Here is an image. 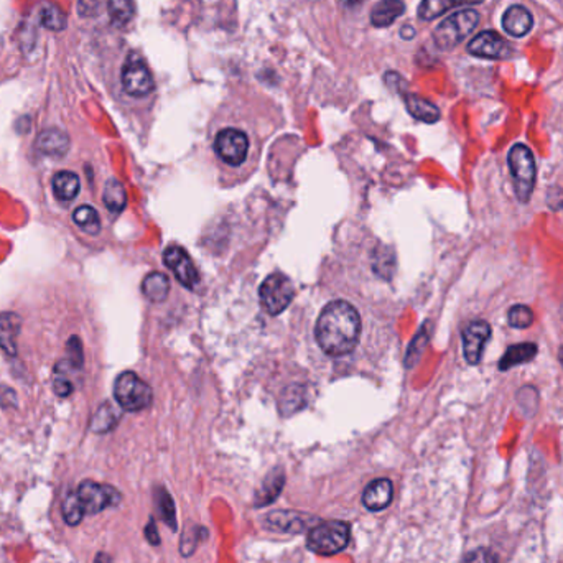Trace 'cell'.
<instances>
[{"label":"cell","mask_w":563,"mask_h":563,"mask_svg":"<svg viewBox=\"0 0 563 563\" xmlns=\"http://www.w3.org/2000/svg\"><path fill=\"white\" fill-rule=\"evenodd\" d=\"M68 354H70L71 366H73L74 369H78V367H81L82 366L81 341L78 340V338H71L70 343H68Z\"/></svg>","instance_id":"34"},{"label":"cell","mask_w":563,"mask_h":563,"mask_svg":"<svg viewBox=\"0 0 563 563\" xmlns=\"http://www.w3.org/2000/svg\"><path fill=\"white\" fill-rule=\"evenodd\" d=\"M20 325V318L15 313H0V348L11 356H15L17 352Z\"/></svg>","instance_id":"18"},{"label":"cell","mask_w":563,"mask_h":563,"mask_svg":"<svg viewBox=\"0 0 563 563\" xmlns=\"http://www.w3.org/2000/svg\"><path fill=\"white\" fill-rule=\"evenodd\" d=\"M96 563H109V559H107L104 553H101V555L97 557V560H96Z\"/></svg>","instance_id":"38"},{"label":"cell","mask_w":563,"mask_h":563,"mask_svg":"<svg viewBox=\"0 0 563 563\" xmlns=\"http://www.w3.org/2000/svg\"><path fill=\"white\" fill-rule=\"evenodd\" d=\"M343 4H346V5H358V4H361L363 0H341Z\"/></svg>","instance_id":"37"},{"label":"cell","mask_w":563,"mask_h":563,"mask_svg":"<svg viewBox=\"0 0 563 563\" xmlns=\"http://www.w3.org/2000/svg\"><path fill=\"white\" fill-rule=\"evenodd\" d=\"M295 297L294 283L283 274H272L262 282L258 289V300L269 315H281L292 304Z\"/></svg>","instance_id":"6"},{"label":"cell","mask_w":563,"mask_h":563,"mask_svg":"<svg viewBox=\"0 0 563 563\" xmlns=\"http://www.w3.org/2000/svg\"><path fill=\"white\" fill-rule=\"evenodd\" d=\"M145 534H147V539L153 545H157L160 539H158V532H157V528H155V522H153V519H150V522H149V526L145 528Z\"/></svg>","instance_id":"35"},{"label":"cell","mask_w":563,"mask_h":563,"mask_svg":"<svg viewBox=\"0 0 563 563\" xmlns=\"http://www.w3.org/2000/svg\"><path fill=\"white\" fill-rule=\"evenodd\" d=\"M507 164L513 175V183L516 189L517 198L528 203L534 187H536V158L534 153L524 143H516L507 155Z\"/></svg>","instance_id":"2"},{"label":"cell","mask_w":563,"mask_h":563,"mask_svg":"<svg viewBox=\"0 0 563 563\" xmlns=\"http://www.w3.org/2000/svg\"><path fill=\"white\" fill-rule=\"evenodd\" d=\"M76 494L86 514H97L106 507L119 505L120 501V494L112 486L94 482H81Z\"/></svg>","instance_id":"9"},{"label":"cell","mask_w":563,"mask_h":563,"mask_svg":"<svg viewBox=\"0 0 563 563\" xmlns=\"http://www.w3.org/2000/svg\"><path fill=\"white\" fill-rule=\"evenodd\" d=\"M482 0H422L420 7H419V17L430 22L436 17L448 12L450 9H453L458 4H480Z\"/></svg>","instance_id":"24"},{"label":"cell","mask_w":563,"mask_h":563,"mask_svg":"<svg viewBox=\"0 0 563 563\" xmlns=\"http://www.w3.org/2000/svg\"><path fill=\"white\" fill-rule=\"evenodd\" d=\"M537 356V346L534 343H521L511 346L505 356L499 361V369L507 371L511 367H516L519 364H526L532 361Z\"/></svg>","instance_id":"21"},{"label":"cell","mask_w":563,"mask_h":563,"mask_svg":"<svg viewBox=\"0 0 563 563\" xmlns=\"http://www.w3.org/2000/svg\"><path fill=\"white\" fill-rule=\"evenodd\" d=\"M74 224L88 235H97L101 231V220L93 206H80L73 212Z\"/></svg>","instance_id":"26"},{"label":"cell","mask_w":563,"mask_h":563,"mask_svg":"<svg viewBox=\"0 0 563 563\" xmlns=\"http://www.w3.org/2000/svg\"><path fill=\"white\" fill-rule=\"evenodd\" d=\"M468 51L473 57L486 59L509 58L514 51L511 43L496 32H482L468 43Z\"/></svg>","instance_id":"11"},{"label":"cell","mask_w":563,"mask_h":563,"mask_svg":"<svg viewBox=\"0 0 563 563\" xmlns=\"http://www.w3.org/2000/svg\"><path fill=\"white\" fill-rule=\"evenodd\" d=\"M165 266L175 274L176 281L180 282L183 287L193 290L200 283V274L197 270V266L188 256L187 251L183 247L170 246L165 249Z\"/></svg>","instance_id":"10"},{"label":"cell","mask_w":563,"mask_h":563,"mask_svg":"<svg viewBox=\"0 0 563 563\" xmlns=\"http://www.w3.org/2000/svg\"><path fill=\"white\" fill-rule=\"evenodd\" d=\"M119 422V412L114 409L112 404H103L101 409L94 415L93 430L94 432H107L111 428H114V425Z\"/></svg>","instance_id":"28"},{"label":"cell","mask_w":563,"mask_h":563,"mask_svg":"<svg viewBox=\"0 0 563 563\" xmlns=\"http://www.w3.org/2000/svg\"><path fill=\"white\" fill-rule=\"evenodd\" d=\"M157 503H158V507H160V513H162L165 522H166L170 528H175V505H174L172 497L168 496V493H166L165 490H158V499H157Z\"/></svg>","instance_id":"32"},{"label":"cell","mask_w":563,"mask_h":563,"mask_svg":"<svg viewBox=\"0 0 563 563\" xmlns=\"http://www.w3.org/2000/svg\"><path fill=\"white\" fill-rule=\"evenodd\" d=\"M400 36H402L404 40H412V38L415 36V30L412 28L411 25H405V27H402V30H400Z\"/></svg>","instance_id":"36"},{"label":"cell","mask_w":563,"mask_h":563,"mask_svg":"<svg viewBox=\"0 0 563 563\" xmlns=\"http://www.w3.org/2000/svg\"><path fill=\"white\" fill-rule=\"evenodd\" d=\"M310 521H315V519L298 514V513L283 511V513H274L267 517V528H275L281 532L298 534V532H304L306 528H310Z\"/></svg>","instance_id":"16"},{"label":"cell","mask_w":563,"mask_h":563,"mask_svg":"<svg viewBox=\"0 0 563 563\" xmlns=\"http://www.w3.org/2000/svg\"><path fill=\"white\" fill-rule=\"evenodd\" d=\"M560 361H562V366H563V348H562V351H560Z\"/></svg>","instance_id":"39"},{"label":"cell","mask_w":563,"mask_h":563,"mask_svg":"<svg viewBox=\"0 0 563 563\" xmlns=\"http://www.w3.org/2000/svg\"><path fill=\"white\" fill-rule=\"evenodd\" d=\"M392 494H394V488H392V482L389 480H375V482H369L367 488L364 490L363 503L369 511H382L386 509L390 501H392Z\"/></svg>","instance_id":"13"},{"label":"cell","mask_w":563,"mask_h":563,"mask_svg":"<svg viewBox=\"0 0 563 563\" xmlns=\"http://www.w3.org/2000/svg\"><path fill=\"white\" fill-rule=\"evenodd\" d=\"M465 563H499V559L490 549H478L469 553Z\"/></svg>","instance_id":"33"},{"label":"cell","mask_w":563,"mask_h":563,"mask_svg":"<svg viewBox=\"0 0 563 563\" xmlns=\"http://www.w3.org/2000/svg\"><path fill=\"white\" fill-rule=\"evenodd\" d=\"M51 185H53V193L57 200L63 203H70L80 193V178L73 172H59L53 176Z\"/></svg>","instance_id":"20"},{"label":"cell","mask_w":563,"mask_h":563,"mask_svg":"<svg viewBox=\"0 0 563 563\" xmlns=\"http://www.w3.org/2000/svg\"><path fill=\"white\" fill-rule=\"evenodd\" d=\"M214 150L224 164L239 166L246 162L249 139L243 130L224 129L214 139Z\"/></svg>","instance_id":"8"},{"label":"cell","mask_w":563,"mask_h":563,"mask_svg":"<svg viewBox=\"0 0 563 563\" xmlns=\"http://www.w3.org/2000/svg\"><path fill=\"white\" fill-rule=\"evenodd\" d=\"M103 201L106 204L107 210L114 214L124 212L126 204H127V193L124 185L116 180V178H109L104 185V193H103Z\"/></svg>","instance_id":"23"},{"label":"cell","mask_w":563,"mask_h":563,"mask_svg":"<svg viewBox=\"0 0 563 563\" xmlns=\"http://www.w3.org/2000/svg\"><path fill=\"white\" fill-rule=\"evenodd\" d=\"M350 542V526L343 521H325L310 530L306 547L318 555H335Z\"/></svg>","instance_id":"3"},{"label":"cell","mask_w":563,"mask_h":563,"mask_svg":"<svg viewBox=\"0 0 563 563\" xmlns=\"http://www.w3.org/2000/svg\"><path fill=\"white\" fill-rule=\"evenodd\" d=\"M480 22V15L473 9H465L453 13L435 28L434 42L440 50L458 47L465 38L471 35Z\"/></svg>","instance_id":"4"},{"label":"cell","mask_w":563,"mask_h":563,"mask_svg":"<svg viewBox=\"0 0 563 563\" xmlns=\"http://www.w3.org/2000/svg\"><path fill=\"white\" fill-rule=\"evenodd\" d=\"M361 335V317L358 310L336 300L323 308L315 327L318 346L328 356H344L351 352Z\"/></svg>","instance_id":"1"},{"label":"cell","mask_w":563,"mask_h":563,"mask_svg":"<svg viewBox=\"0 0 563 563\" xmlns=\"http://www.w3.org/2000/svg\"><path fill=\"white\" fill-rule=\"evenodd\" d=\"M405 106H407V111L411 112V116L422 120V122H427V124H434L440 119L438 107L432 104L430 101L423 99L420 96L407 94L405 96Z\"/></svg>","instance_id":"22"},{"label":"cell","mask_w":563,"mask_h":563,"mask_svg":"<svg viewBox=\"0 0 563 563\" xmlns=\"http://www.w3.org/2000/svg\"><path fill=\"white\" fill-rule=\"evenodd\" d=\"M36 149L48 157H63L70 149V139L63 130H43L36 139Z\"/></svg>","instance_id":"15"},{"label":"cell","mask_w":563,"mask_h":563,"mask_svg":"<svg viewBox=\"0 0 563 563\" xmlns=\"http://www.w3.org/2000/svg\"><path fill=\"white\" fill-rule=\"evenodd\" d=\"M142 292L147 300L160 304L170 294V281L162 272H152L142 282Z\"/></svg>","instance_id":"19"},{"label":"cell","mask_w":563,"mask_h":563,"mask_svg":"<svg viewBox=\"0 0 563 563\" xmlns=\"http://www.w3.org/2000/svg\"><path fill=\"white\" fill-rule=\"evenodd\" d=\"M283 482H285V474L282 469H274L272 473H269V476L262 484V490L256 494V505H267L272 501H275L283 490Z\"/></svg>","instance_id":"25"},{"label":"cell","mask_w":563,"mask_h":563,"mask_svg":"<svg viewBox=\"0 0 563 563\" xmlns=\"http://www.w3.org/2000/svg\"><path fill=\"white\" fill-rule=\"evenodd\" d=\"M135 12L132 0H109V17L116 27L129 24Z\"/></svg>","instance_id":"27"},{"label":"cell","mask_w":563,"mask_h":563,"mask_svg":"<svg viewBox=\"0 0 563 563\" xmlns=\"http://www.w3.org/2000/svg\"><path fill=\"white\" fill-rule=\"evenodd\" d=\"M507 321L513 328H528L534 323V313L526 305H514L507 313Z\"/></svg>","instance_id":"31"},{"label":"cell","mask_w":563,"mask_h":563,"mask_svg":"<svg viewBox=\"0 0 563 563\" xmlns=\"http://www.w3.org/2000/svg\"><path fill=\"white\" fill-rule=\"evenodd\" d=\"M491 336V327L488 321H471L468 327L463 331V352H465V359L468 364H474L482 361V350L486 341Z\"/></svg>","instance_id":"12"},{"label":"cell","mask_w":563,"mask_h":563,"mask_svg":"<svg viewBox=\"0 0 563 563\" xmlns=\"http://www.w3.org/2000/svg\"><path fill=\"white\" fill-rule=\"evenodd\" d=\"M405 11V4L402 0H381L377 2L371 12V24L377 28H384L394 24Z\"/></svg>","instance_id":"17"},{"label":"cell","mask_w":563,"mask_h":563,"mask_svg":"<svg viewBox=\"0 0 563 563\" xmlns=\"http://www.w3.org/2000/svg\"><path fill=\"white\" fill-rule=\"evenodd\" d=\"M42 24L47 27L48 30L59 32L66 27V17L61 12L58 5L55 4H45L42 9Z\"/></svg>","instance_id":"30"},{"label":"cell","mask_w":563,"mask_h":563,"mask_svg":"<svg viewBox=\"0 0 563 563\" xmlns=\"http://www.w3.org/2000/svg\"><path fill=\"white\" fill-rule=\"evenodd\" d=\"M114 397L124 411L141 412L152 404V389L135 373L126 371L116 379Z\"/></svg>","instance_id":"5"},{"label":"cell","mask_w":563,"mask_h":563,"mask_svg":"<svg viewBox=\"0 0 563 563\" xmlns=\"http://www.w3.org/2000/svg\"><path fill=\"white\" fill-rule=\"evenodd\" d=\"M84 509H82L81 501L78 497L76 491L68 494V497L63 503V517L66 521L68 526H78L84 517Z\"/></svg>","instance_id":"29"},{"label":"cell","mask_w":563,"mask_h":563,"mask_svg":"<svg viewBox=\"0 0 563 563\" xmlns=\"http://www.w3.org/2000/svg\"><path fill=\"white\" fill-rule=\"evenodd\" d=\"M122 86H124L126 93L134 96V97L149 96L155 88L152 74L147 68L145 61L135 53L129 55V58L122 68Z\"/></svg>","instance_id":"7"},{"label":"cell","mask_w":563,"mask_h":563,"mask_svg":"<svg viewBox=\"0 0 563 563\" xmlns=\"http://www.w3.org/2000/svg\"><path fill=\"white\" fill-rule=\"evenodd\" d=\"M532 25H534L532 13L522 5H513L503 15V27L511 36L521 38V36L528 35L532 30Z\"/></svg>","instance_id":"14"}]
</instances>
